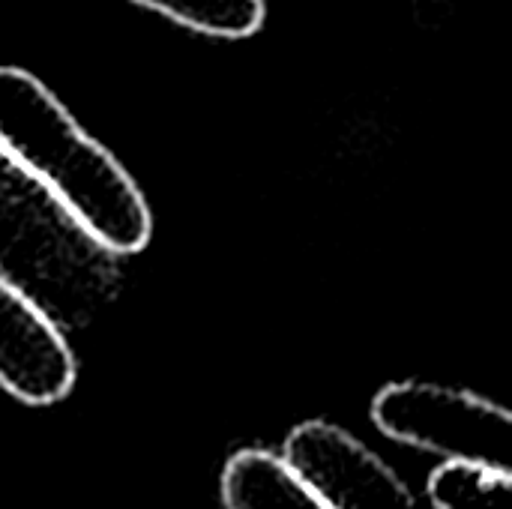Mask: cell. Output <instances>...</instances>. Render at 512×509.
Returning a JSON list of instances; mask_svg holds the SVG:
<instances>
[{
	"mask_svg": "<svg viewBox=\"0 0 512 509\" xmlns=\"http://www.w3.org/2000/svg\"><path fill=\"white\" fill-rule=\"evenodd\" d=\"M75 372L63 327L0 279V387L24 405H54L75 387Z\"/></svg>",
	"mask_w": 512,
	"mask_h": 509,
	"instance_id": "cell-5",
	"label": "cell"
},
{
	"mask_svg": "<svg viewBox=\"0 0 512 509\" xmlns=\"http://www.w3.org/2000/svg\"><path fill=\"white\" fill-rule=\"evenodd\" d=\"M225 509H330L285 459L264 450H243L228 459L222 471Z\"/></svg>",
	"mask_w": 512,
	"mask_h": 509,
	"instance_id": "cell-6",
	"label": "cell"
},
{
	"mask_svg": "<svg viewBox=\"0 0 512 509\" xmlns=\"http://www.w3.org/2000/svg\"><path fill=\"white\" fill-rule=\"evenodd\" d=\"M0 147L117 255H135L150 243L153 213L132 174L18 66H0Z\"/></svg>",
	"mask_w": 512,
	"mask_h": 509,
	"instance_id": "cell-1",
	"label": "cell"
},
{
	"mask_svg": "<svg viewBox=\"0 0 512 509\" xmlns=\"http://www.w3.org/2000/svg\"><path fill=\"white\" fill-rule=\"evenodd\" d=\"M435 509H512V477L447 462L429 477Z\"/></svg>",
	"mask_w": 512,
	"mask_h": 509,
	"instance_id": "cell-8",
	"label": "cell"
},
{
	"mask_svg": "<svg viewBox=\"0 0 512 509\" xmlns=\"http://www.w3.org/2000/svg\"><path fill=\"white\" fill-rule=\"evenodd\" d=\"M375 426L408 447L512 477V411L474 393L402 381L372 399Z\"/></svg>",
	"mask_w": 512,
	"mask_h": 509,
	"instance_id": "cell-3",
	"label": "cell"
},
{
	"mask_svg": "<svg viewBox=\"0 0 512 509\" xmlns=\"http://www.w3.org/2000/svg\"><path fill=\"white\" fill-rule=\"evenodd\" d=\"M282 459L330 509H417L405 480L333 423H300L288 435Z\"/></svg>",
	"mask_w": 512,
	"mask_h": 509,
	"instance_id": "cell-4",
	"label": "cell"
},
{
	"mask_svg": "<svg viewBox=\"0 0 512 509\" xmlns=\"http://www.w3.org/2000/svg\"><path fill=\"white\" fill-rule=\"evenodd\" d=\"M132 3L171 18L186 30L216 39H246L258 33L267 18L264 0H132Z\"/></svg>",
	"mask_w": 512,
	"mask_h": 509,
	"instance_id": "cell-7",
	"label": "cell"
},
{
	"mask_svg": "<svg viewBox=\"0 0 512 509\" xmlns=\"http://www.w3.org/2000/svg\"><path fill=\"white\" fill-rule=\"evenodd\" d=\"M0 279L63 330L90 327L120 294L117 252L3 147Z\"/></svg>",
	"mask_w": 512,
	"mask_h": 509,
	"instance_id": "cell-2",
	"label": "cell"
}]
</instances>
